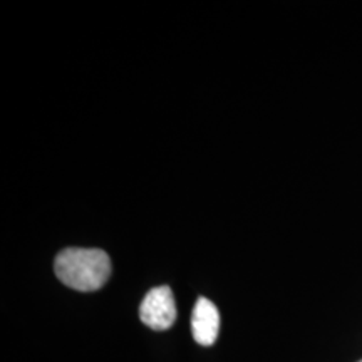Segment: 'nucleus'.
<instances>
[{
  "mask_svg": "<svg viewBox=\"0 0 362 362\" xmlns=\"http://www.w3.org/2000/svg\"><path fill=\"white\" fill-rule=\"evenodd\" d=\"M57 279L79 292H94L107 282L111 259L99 248H66L54 264Z\"/></svg>",
  "mask_w": 362,
  "mask_h": 362,
  "instance_id": "f257e3e1",
  "label": "nucleus"
},
{
  "mask_svg": "<svg viewBox=\"0 0 362 362\" xmlns=\"http://www.w3.org/2000/svg\"><path fill=\"white\" fill-rule=\"evenodd\" d=\"M139 319L149 329H170L176 320V304L171 288L166 285L151 288L139 307Z\"/></svg>",
  "mask_w": 362,
  "mask_h": 362,
  "instance_id": "f03ea898",
  "label": "nucleus"
},
{
  "mask_svg": "<svg viewBox=\"0 0 362 362\" xmlns=\"http://www.w3.org/2000/svg\"><path fill=\"white\" fill-rule=\"evenodd\" d=\"M220 332V312L211 300L200 297L192 314V334L200 346H214Z\"/></svg>",
  "mask_w": 362,
  "mask_h": 362,
  "instance_id": "7ed1b4c3",
  "label": "nucleus"
},
{
  "mask_svg": "<svg viewBox=\"0 0 362 362\" xmlns=\"http://www.w3.org/2000/svg\"><path fill=\"white\" fill-rule=\"evenodd\" d=\"M359 362H362V361H359Z\"/></svg>",
  "mask_w": 362,
  "mask_h": 362,
  "instance_id": "20e7f679",
  "label": "nucleus"
}]
</instances>
